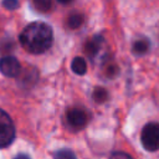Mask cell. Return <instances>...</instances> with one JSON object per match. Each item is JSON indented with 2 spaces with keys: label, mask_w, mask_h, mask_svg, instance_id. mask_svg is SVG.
Segmentation results:
<instances>
[{
  "label": "cell",
  "mask_w": 159,
  "mask_h": 159,
  "mask_svg": "<svg viewBox=\"0 0 159 159\" xmlns=\"http://www.w3.org/2000/svg\"><path fill=\"white\" fill-rule=\"evenodd\" d=\"M21 46L30 53L46 52L53 41V34L50 25L42 21H35L29 24L19 36Z\"/></svg>",
  "instance_id": "cell-1"
},
{
  "label": "cell",
  "mask_w": 159,
  "mask_h": 159,
  "mask_svg": "<svg viewBox=\"0 0 159 159\" xmlns=\"http://www.w3.org/2000/svg\"><path fill=\"white\" fill-rule=\"evenodd\" d=\"M140 142L145 150L148 152L158 150L159 149V123L152 122L145 124L140 134Z\"/></svg>",
  "instance_id": "cell-2"
},
{
  "label": "cell",
  "mask_w": 159,
  "mask_h": 159,
  "mask_svg": "<svg viewBox=\"0 0 159 159\" xmlns=\"http://www.w3.org/2000/svg\"><path fill=\"white\" fill-rule=\"evenodd\" d=\"M15 125L10 116L0 109V148L9 147L15 139Z\"/></svg>",
  "instance_id": "cell-3"
},
{
  "label": "cell",
  "mask_w": 159,
  "mask_h": 159,
  "mask_svg": "<svg viewBox=\"0 0 159 159\" xmlns=\"http://www.w3.org/2000/svg\"><path fill=\"white\" fill-rule=\"evenodd\" d=\"M0 72L6 77H17L21 72V65L14 56H5L0 58Z\"/></svg>",
  "instance_id": "cell-4"
},
{
  "label": "cell",
  "mask_w": 159,
  "mask_h": 159,
  "mask_svg": "<svg viewBox=\"0 0 159 159\" xmlns=\"http://www.w3.org/2000/svg\"><path fill=\"white\" fill-rule=\"evenodd\" d=\"M67 123L73 129H82L88 123V116L87 113L81 108H72L66 114Z\"/></svg>",
  "instance_id": "cell-5"
},
{
  "label": "cell",
  "mask_w": 159,
  "mask_h": 159,
  "mask_svg": "<svg viewBox=\"0 0 159 159\" xmlns=\"http://www.w3.org/2000/svg\"><path fill=\"white\" fill-rule=\"evenodd\" d=\"M102 45H103V39L101 36H94V37L89 39L84 46V51H86L87 56H89L91 58L99 56L101 50H102Z\"/></svg>",
  "instance_id": "cell-6"
},
{
  "label": "cell",
  "mask_w": 159,
  "mask_h": 159,
  "mask_svg": "<svg viewBox=\"0 0 159 159\" xmlns=\"http://www.w3.org/2000/svg\"><path fill=\"white\" fill-rule=\"evenodd\" d=\"M71 68L76 75H84L87 72V63L82 57H75L71 62Z\"/></svg>",
  "instance_id": "cell-7"
},
{
  "label": "cell",
  "mask_w": 159,
  "mask_h": 159,
  "mask_svg": "<svg viewBox=\"0 0 159 159\" xmlns=\"http://www.w3.org/2000/svg\"><path fill=\"white\" fill-rule=\"evenodd\" d=\"M148 50H149V41L145 39L137 40L133 43V52L135 55H144L148 52Z\"/></svg>",
  "instance_id": "cell-8"
},
{
  "label": "cell",
  "mask_w": 159,
  "mask_h": 159,
  "mask_svg": "<svg viewBox=\"0 0 159 159\" xmlns=\"http://www.w3.org/2000/svg\"><path fill=\"white\" fill-rule=\"evenodd\" d=\"M53 159H77L76 154L71 150V149H58L57 152H55L53 154Z\"/></svg>",
  "instance_id": "cell-9"
},
{
  "label": "cell",
  "mask_w": 159,
  "mask_h": 159,
  "mask_svg": "<svg viewBox=\"0 0 159 159\" xmlns=\"http://www.w3.org/2000/svg\"><path fill=\"white\" fill-rule=\"evenodd\" d=\"M83 22V16L81 14H72L68 20H67V25L71 29H78Z\"/></svg>",
  "instance_id": "cell-10"
},
{
  "label": "cell",
  "mask_w": 159,
  "mask_h": 159,
  "mask_svg": "<svg viewBox=\"0 0 159 159\" xmlns=\"http://www.w3.org/2000/svg\"><path fill=\"white\" fill-rule=\"evenodd\" d=\"M93 98L97 103H102L104 102L107 98H108V93L104 88H101V87H97L94 91H93Z\"/></svg>",
  "instance_id": "cell-11"
},
{
  "label": "cell",
  "mask_w": 159,
  "mask_h": 159,
  "mask_svg": "<svg viewBox=\"0 0 159 159\" xmlns=\"http://www.w3.org/2000/svg\"><path fill=\"white\" fill-rule=\"evenodd\" d=\"M32 5H34L39 11H42V12L50 10V7H51V2H50V1H46V0H36V1L32 2Z\"/></svg>",
  "instance_id": "cell-12"
},
{
  "label": "cell",
  "mask_w": 159,
  "mask_h": 159,
  "mask_svg": "<svg viewBox=\"0 0 159 159\" xmlns=\"http://www.w3.org/2000/svg\"><path fill=\"white\" fill-rule=\"evenodd\" d=\"M109 159H133V158L124 152H114L111 154Z\"/></svg>",
  "instance_id": "cell-13"
},
{
  "label": "cell",
  "mask_w": 159,
  "mask_h": 159,
  "mask_svg": "<svg viewBox=\"0 0 159 159\" xmlns=\"http://www.w3.org/2000/svg\"><path fill=\"white\" fill-rule=\"evenodd\" d=\"M2 5L9 10H15L19 6V1H16V0H5V1H2Z\"/></svg>",
  "instance_id": "cell-14"
},
{
  "label": "cell",
  "mask_w": 159,
  "mask_h": 159,
  "mask_svg": "<svg viewBox=\"0 0 159 159\" xmlns=\"http://www.w3.org/2000/svg\"><path fill=\"white\" fill-rule=\"evenodd\" d=\"M14 159H30V157L27 155V154H24V153H21V154H17Z\"/></svg>",
  "instance_id": "cell-15"
}]
</instances>
